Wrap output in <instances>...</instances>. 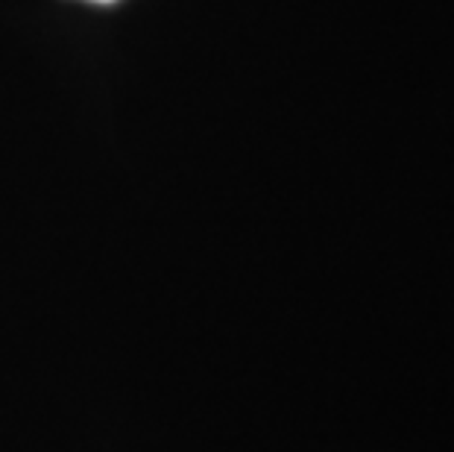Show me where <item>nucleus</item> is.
Returning a JSON list of instances; mask_svg holds the SVG:
<instances>
[{"label":"nucleus","mask_w":454,"mask_h":452,"mask_svg":"<svg viewBox=\"0 0 454 452\" xmlns=\"http://www.w3.org/2000/svg\"><path fill=\"white\" fill-rule=\"evenodd\" d=\"M98 4H112V0H98Z\"/></svg>","instance_id":"nucleus-1"}]
</instances>
